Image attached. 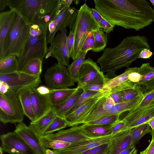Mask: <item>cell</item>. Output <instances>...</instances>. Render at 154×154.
Masks as SVG:
<instances>
[{"label":"cell","mask_w":154,"mask_h":154,"mask_svg":"<svg viewBox=\"0 0 154 154\" xmlns=\"http://www.w3.org/2000/svg\"><path fill=\"white\" fill-rule=\"evenodd\" d=\"M95 9L108 21L136 31L153 22V8L146 0H94Z\"/></svg>","instance_id":"cell-1"},{"label":"cell","mask_w":154,"mask_h":154,"mask_svg":"<svg viewBox=\"0 0 154 154\" xmlns=\"http://www.w3.org/2000/svg\"><path fill=\"white\" fill-rule=\"evenodd\" d=\"M144 48L150 50L146 37L140 35L127 36L116 47L104 49L97 62L103 73L114 75L118 69L129 67L138 58L140 52Z\"/></svg>","instance_id":"cell-2"},{"label":"cell","mask_w":154,"mask_h":154,"mask_svg":"<svg viewBox=\"0 0 154 154\" xmlns=\"http://www.w3.org/2000/svg\"><path fill=\"white\" fill-rule=\"evenodd\" d=\"M60 0H8V6L27 23L39 26L47 34Z\"/></svg>","instance_id":"cell-3"},{"label":"cell","mask_w":154,"mask_h":154,"mask_svg":"<svg viewBox=\"0 0 154 154\" xmlns=\"http://www.w3.org/2000/svg\"><path fill=\"white\" fill-rule=\"evenodd\" d=\"M30 26L16 13L0 50V60L11 55L19 56L29 37Z\"/></svg>","instance_id":"cell-4"},{"label":"cell","mask_w":154,"mask_h":154,"mask_svg":"<svg viewBox=\"0 0 154 154\" xmlns=\"http://www.w3.org/2000/svg\"><path fill=\"white\" fill-rule=\"evenodd\" d=\"M74 29V43L71 58L74 60L81 54V49L88 32L100 28L86 3L78 10Z\"/></svg>","instance_id":"cell-5"},{"label":"cell","mask_w":154,"mask_h":154,"mask_svg":"<svg viewBox=\"0 0 154 154\" xmlns=\"http://www.w3.org/2000/svg\"><path fill=\"white\" fill-rule=\"evenodd\" d=\"M24 115L17 91L9 88L0 94V120L4 124L22 122Z\"/></svg>","instance_id":"cell-6"},{"label":"cell","mask_w":154,"mask_h":154,"mask_svg":"<svg viewBox=\"0 0 154 154\" xmlns=\"http://www.w3.org/2000/svg\"><path fill=\"white\" fill-rule=\"evenodd\" d=\"M47 34L33 36L30 35L19 56L17 57V71H20L30 60L38 58L42 61L48 52Z\"/></svg>","instance_id":"cell-7"},{"label":"cell","mask_w":154,"mask_h":154,"mask_svg":"<svg viewBox=\"0 0 154 154\" xmlns=\"http://www.w3.org/2000/svg\"><path fill=\"white\" fill-rule=\"evenodd\" d=\"M78 10L74 7L64 8L59 5L56 15L48 26V43H51L58 31H61L67 27L70 29L72 28L76 20Z\"/></svg>","instance_id":"cell-8"},{"label":"cell","mask_w":154,"mask_h":154,"mask_svg":"<svg viewBox=\"0 0 154 154\" xmlns=\"http://www.w3.org/2000/svg\"><path fill=\"white\" fill-rule=\"evenodd\" d=\"M43 76L46 86L51 89L66 88L75 85L67 68L58 63L48 69Z\"/></svg>","instance_id":"cell-9"},{"label":"cell","mask_w":154,"mask_h":154,"mask_svg":"<svg viewBox=\"0 0 154 154\" xmlns=\"http://www.w3.org/2000/svg\"><path fill=\"white\" fill-rule=\"evenodd\" d=\"M3 151L8 154H35L23 139L14 131L0 136Z\"/></svg>","instance_id":"cell-10"},{"label":"cell","mask_w":154,"mask_h":154,"mask_svg":"<svg viewBox=\"0 0 154 154\" xmlns=\"http://www.w3.org/2000/svg\"><path fill=\"white\" fill-rule=\"evenodd\" d=\"M67 29L58 32L48 48V55L55 58L58 63L68 67L69 57L67 45Z\"/></svg>","instance_id":"cell-11"},{"label":"cell","mask_w":154,"mask_h":154,"mask_svg":"<svg viewBox=\"0 0 154 154\" xmlns=\"http://www.w3.org/2000/svg\"><path fill=\"white\" fill-rule=\"evenodd\" d=\"M0 81L6 83L10 88L18 90L26 88L38 87L41 83L40 77H36L17 71L13 73L0 75Z\"/></svg>","instance_id":"cell-12"},{"label":"cell","mask_w":154,"mask_h":154,"mask_svg":"<svg viewBox=\"0 0 154 154\" xmlns=\"http://www.w3.org/2000/svg\"><path fill=\"white\" fill-rule=\"evenodd\" d=\"M33 150L35 154H46V148L42 143L40 135L30 125L27 126L23 122L18 123L14 131Z\"/></svg>","instance_id":"cell-13"},{"label":"cell","mask_w":154,"mask_h":154,"mask_svg":"<svg viewBox=\"0 0 154 154\" xmlns=\"http://www.w3.org/2000/svg\"><path fill=\"white\" fill-rule=\"evenodd\" d=\"M109 91L99 92L84 104L65 118L68 126H73L82 124L83 122L95 104L100 99L109 94Z\"/></svg>","instance_id":"cell-14"},{"label":"cell","mask_w":154,"mask_h":154,"mask_svg":"<svg viewBox=\"0 0 154 154\" xmlns=\"http://www.w3.org/2000/svg\"><path fill=\"white\" fill-rule=\"evenodd\" d=\"M111 134L71 143L67 147L60 150H53L57 154H79L111 141Z\"/></svg>","instance_id":"cell-15"},{"label":"cell","mask_w":154,"mask_h":154,"mask_svg":"<svg viewBox=\"0 0 154 154\" xmlns=\"http://www.w3.org/2000/svg\"><path fill=\"white\" fill-rule=\"evenodd\" d=\"M42 136L49 139L60 140L71 143L92 139L86 135L82 125L72 126L69 129L60 130L56 133Z\"/></svg>","instance_id":"cell-16"},{"label":"cell","mask_w":154,"mask_h":154,"mask_svg":"<svg viewBox=\"0 0 154 154\" xmlns=\"http://www.w3.org/2000/svg\"><path fill=\"white\" fill-rule=\"evenodd\" d=\"M37 88L31 87L30 92L31 103L36 120L46 114L52 109L49 94H40L37 91Z\"/></svg>","instance_id":"cell-17"},{"label":"cell","mask_w":154,"mask_h":154,"mask_svg":"<svg viewBox=\"0 0 154 154\" xmlns=\"http://www.w3.org/2000/svg\"><path fill=\"white\" fill-rule=\"evenodd\" d=\"M97 63L88 58L85 60L80 68L77 75L75 82L77 87L84 86L94 79L100 72Z\"/></svg>","instance_id":"cell-18"},{"label":"cell","mask_w":154,"mask_h":154,"mask_svg":"<svg viewBox=\"0 0 154 154\" xmlns=\"http://www.w3.org/2000/svg\"><path fill=\"white\" fill-rule=\"evenodd\" d=\"M131 69V68H128L121 75L113 78L109 79L101 91H109L112 93L133 88L135 84L128 78Z\"/></svg>","instance_id":"cell-19"},{"label":"cell","mask_w":154,"mask_h":154,"mask_svg":"<svg viewBox=\"0 0 154 154\" xmlns=\"http://www.w3.org/2000/svg\"><path fill=\"white\" fill-rule=\"evenodd\" d=\"M139 72L141 79L135 85L141 88L144 94L154 90V67L149 63H143L139 68Z\"/></svg>","instance_id":"cell-20"},{"label":"cell","mask_w":154,"mask_h":154,"mask_svg":"<svg viewBox=\"0 0 154 154\" xmlns=\"http://www.w3.org/2000/svg\"><path fill=\"white\" fill-rule=\"evenodd\" d=\"M131 146V129H129L112 137L110 148L107 154H119Z\"/></svg>","instance_id":"cell-21"},{"label":"cell","mask_w":154,"mask_h":154,"mask_svg":"<svg viewBox=\"0 0 154 154\" xmlns=\"http://www.w3.org/2000/svg\"><path fill=\"white\" fill-rule=\"evenodd\" d=\"M16 13L13 10L0 13V50H1L5 38L15 18Z\"/></svg>","instance_id":"cell-22"},{"label":"cell","mask_w":154,"mask_h":154,"mask_svg":"<svg viewBox=\"0 0 154 154\" xmlns=\"http://www.w3.org/2000/svg\"><path fill=\"white\" fill-rule=\"evenodd\" d=\"M29 87L24 88L17 91V94L20 101L24 113L27 117L31 122L36 120L30 99L31 88Z\"/></svg>","instance_id":"cell-23"},{"label":"cell","mask_w":154,"mask_h":154,"mask_svg":"<svg viewBox=\"0 0 154 154\" xmlns=\"http://www.w3.org/2000/svg\"><path fill=\"white\" fill-rule=\"evenodd\" d=\"M83 91V90L77 88L76 91L65 100L52 107L57 116L65 118L67 112L74 106Z\"/></svg>","instance_id":"cell-24"},{"label":"cell","mask_w":154,"mask_h":154,"mask_svg":"<svg viewBox=\"0 0 154 154\" xmlns=\"http://www.w3.org/2000/svg\"><path fill=\"white\" fill-rule=\"evenodd\" d=\"M113 125L103 126L84 124L82 126L86 135L91 138H95L110 134L111 128Z\"/></svg>","instance_id":"cell-25"},{"label":"cell","mask_w":154,"mask_h":154,"mask_svg":"<svg viewBox=\"0 0 154 154\" xmlns=\"http://www.w3.org/2000/svg\"><path fill=\"white\" fill-rule=\"evenodd\" d=\"M77 90V88H66L51 89L49 94L50 101L52 108L61 103Z\"/></svg>","instance_id":"cell-26"},{"label":"cell","mask_w":154,"mask_h":154,"mask_svg":"<svg viewBox=\"0 0 154 154\" xmlns=\"http://www.w3.org/2000/svg\"><path fill=\"white\" fill-rule=\"evenodd\" d=\"M57 116L52 109L44 116L34 121L31 122L30 125L39 134L42 136Z\"/></svg>","instance_id":"cell-27"},{"label":"cell","mask_w":154,"mask_h":154,"mask_svg":"<svg viewBox=\"0 0 154 154\" xmlns=\"http://www.w3.org/2000/svg\"><path fill=\"white\" fill-rule=\"evenodd\" d=\"M109 79L101 71L91 82L84 86L77 88L83 90L100 92L101 91Z\"/></svg>","instance_id":"cell-28"},{"label":"cell","mask_w":154,"mask_h":154,"mask_svg":"<svg viewBox=\"0 0 154 154\" xmlns=\"http://www.w3.org/2000/svg\"><path fill=\"white\" fill-rule=\"evenodd\" d=\"M18 63L17 57L9 56L0 60V75L13 73L17 71Z\"/></svg>","instance_id":"cell-29"},{"label":"cell","mask_w":154,"mask_h":154,"mask_svg":"<svg viewBox=\"0 0 154 154\" xmlns=\"http://www.w3.org/2000/svg\"><path fill=\"white\" fill-rule=\"evenodd\" d=\"M42 62L38 58L32 59L26 63L20 71L33 76L40 77L42 71Z\"/></svg>","instance_id":"cell-30"},{"label":"cell","mask_w":154,"mask_h":154,"mask_svg":"<svg viewBox=\"0 0 154 154\" xmlns=\"http://www.w3.org/2000/svg\"><path fill=\"white\" fill-rule=\"evenodd\" d=\"M94 43L92 51L95 52H99L104 49L106 45L107 42V35L105 33L102 28L93 31Z\"/></svg>","instance_id":"cell-31"},{"label":"cell","mask_w":154,"mask_h":154,"mask_svg":"<svg viewBox=\"0 0 154 154\" xmlns=\"http://www.w3.org/2000/svg\"><path fill=\"white\" fill-rule=\"evenodd\" d=\"M130 129L131 146H135V145L143 136L152 131L148 123Z\"/></svg>","instance_id":"cell-32"},{"label":"cell","mask_w":154,"mask_h":154,"mask_svg":"<svg viewBox=\"0 0 154 154\" xmlns=\"http://www.w3.org/2000/svg\"><path fill=\"white\" fill-rule=\"evenodd\" d=\"M132 88L120 91L121 97L120 103H124L132 100L144 94L143 91L138 85L135 84Z\"/></svg>","instance_id":"cell-33"},{"label":"cell","mask_w":154,"mask_h":154,"mask_svg":"<svg viewBox=\"0 0 154 154\" xmlns=\"http://www.w3.org/2000/svg\"><path fill=\"white\" fill-rule=\"evenodd\" d=\"M88 51L83 53L78 58L74 60L67 67L69 72L71 78L75 82L78 71L82 66Z\"/></svg>","instance_id":"cell-34"},{"label":"cell","mask_w":154,"mask_h":154,"mask_svg":"<svg viewBox=\"0 0 154 154\" xmlns=\"http://www.w3.org/2000/svg\"><path fill=\"white\" fill-rule=\"evenodd\" d=\"M154 117V105L129 125L127 126V129L128 130L148 123Z\"/></svg>","instance_id":"cell-35"},{"label":"cell","mask_w":154,"mask_h":154,"mask_svg":"<svg viewBox=\"0 0 154 154\" xmlns=\"http://www.w3.org/2000/svg\"><path fill=\"white\" fill-rule=\"evenodd\" d=\"M40 140L44 146L47 148H50L54 150H60L65 148L71 144L60 140H50L40 135Z\"/></svg>","instance_id":"cell-36"},{"label":"cell","mask_w":154,"mask_h":154,"mask_svg":"<svg viewBox=\"0 0 154 154\" xmlns=\"http://www.w3.org/2000/svg\"><path fill=\"white\" fill-rule=\"evenodd\" d=\"M68 126L67 123L65 118L57 116L44 131L42 136L53 134L54 132L64 128Z\"/></svg>","instance_id":"cell-37"},{"label":"cell","mask_w":154,"mask_h":154,"mask_svg":"<svg viewBox=\"0 0 154 154\" xmlns=\"http://www.w3.org/2000/svg\"><path fill=\"white\" fill-rule=\"evenodd\" d=\"M120 115L121 114H116L103 116L88 122L85 124L103 126L112 125L120 120L119 117Z\"/></svg>","instance_id":"cell-38"},{"label":"cell","mask_w":154,"mask_h":154,"mask_svg":"<svg viewBox=\"0 0 154 154\" xmlns=\"http://www.w3.org/2000/svg\"><path fill=\"white\" fill-rule=\"evenodd\" d=\"M99 92L83 90V92L81 94L75 104L67 112L66 116L73 112Z\"/></svg>","instance_id":"cell-39"},{"label":"cell","mask_w":154,"mask_h":154,"mask_svg":"<svg viewBox=\"0 0 154 154\" xmlns=\"http://www.w3.org/2000/svg\"><path fill=\"white\" fill-rule=\"evenodd\" d=\"M154 104V89L144 94L142 99L138 104L130 111L137 110Z\"/></svg>","instance_id":"cell-40"},{"label":"cell","mask_w":154,"mask_h":154,"mask_svg":"<svg viewBox=\"0 0 154 154\" xmlns=\"http://www.w3.org/2000/svg\"><path fill=\"white\" fill-rule=\"evenodd\" d=\"M111 145V141L79 154H107Z\"/></svg>","instance_id":"cell-41"},{"label":"cell","mask_w":154,"mask_h":154,"mask_svg":"<svg viewBox=\"0 0 154 154\" xmlns=\"http://www.w3.org/2000/svg\"><path fill=\"white\" fill-rule=\"evenodd\" d=\"M128 124L124 119L119 120L114 124L111 129V134L114 136L122 131L127 130Z\"/></svg>","instance_id":"cell-42"},{"label":"cell","mask_w":154,"mask_h":154,"mask_svg":"<svg viewBox=\"0 0 154 154\" xmlns=\"http://www.w3.org/2000/svg\"><path fill=\"white\" fill-rule=\"evenodd\" d=\"M93 31L89 32L82 46L81 50V54L86 51L91 50L93 48L94 45V39Z\"/></svg>","instance_id":"cell-43"},{"label":"cell","mask_w":154,"mask_h":154,"mask_svg":"<svg viewBox=\"0 0 154 154\" xmlns=\"http://www.w3.org/2000/svg\"><path fill=\"white\" fill-rule=\"evenodd\" d=\"M139 68L137 67L131 68L128 75L129 80L135 84L138 82L141 79V75L139 72Z\"/></svg>","instance_id":"cell-44"},{"label":"cell","mask_w":154,"mask_h":154,"mask_svg":"<svg viewBox=\"0 0 154 154\" xmlns=\"http://www.w3.org/2000/svg\"><path fill=\"white\" fill-rule=\"evenodd\" d=\"M66 42L70 58L72 57L74 43V29L73 27L71 29H70L69 35L67 37Z\"/></svg>","instance_id":"cell-45"},{"label":"cell","mask_w":154,"mask_h":154,"mask_svg":"<svg viewBox=\"0 0 154 154\" xmlns=\"http://www.w3.org/2000/svg\"><path fill=\"white\" fill-rule=\"evenodd\" d=\"M99 27L103 29L104 32L106 34H109L112 31L115 26L111 24L104 18L98 23Z\"/></svg>","instance_id":"cell-46"},{"label":"cell","mask_w":154,"mask_h":154,"mask_svg":"<svg viewBox=\"0 0 154 154\" xmlns=\"http://www.w3.org/2000/svg\"><path fill=\"white\" fill-rule=\"evenodd\" d=\"M43 33L38 26L35 24L31 25L30 30V35L35 36Z\"/></svg>","instance_id":"cell-47"},{"label":"cell","mask_w":154,"mask_h":154,"mask_svg":"<svg viewBox=\"0 0 154 154\" xmlns=\"http://www.w3.org/2000/svg\"><path fill=\"white\" fill-rule=\"evenodd\" d=\"M153 54V52L147 48H144L140 52L138 58L149 59Z\"/></svg>","instance_id":"cell-48"},{"label":"cell","mask_w":154,"mask_h":154,"mask_svg":"<svg viewBox=\"0 0 154 154\" xmlns=\"http://www.w3.org/2000/svg\"><path fill=\"white\" fill-rule=\"evenodd\" d=\"M140 154H154V139L152 140L147 147Z\"/></svg>","instance_id":"cell-49"},{"label":"cell","mask_w":154,"mask_h":154,"mask_svg":"<svg viewBox=\"0 0 154 154\" xmlns=\"http://www.w3.org/2000/svg\"><path fill=\"white\" fill-rule=\"evenodd\" d=\"M91 12L98 23L103 18L100 13L95 9L90 8Z\"/></svg>","instance_id":"cell-50"},{"label":"cell","mask_w":154,"mask_h":154,"mask_svg":"<svg viewBox=\"0 0 154 154\" xmlns=\"http://www.w3.org/2000/svg\"><path fill=\"white\" fill-rule=\"evenodd\" d=\"M37 91L42 95H47L50 94L51 89L47 86L44 85L40 86L36 88Z\"/></svg>","instance_id":"cell-51"},{"label":"cell","mask_w":154,"mask_h":154,"mask_svg":"<svg viewBox=\"0 0 154 154\" xmlns=\"http://www.w3.org/2000/svg\"><path fill=\"white\" fill-rule=\"evenodd\" d=\"M120 91L111 93L109 95L116 104L120 103L121 97Z\"/></svg>","instance_id":"cell-52"},{"label":"cell","mask_w":154,"mask_h":154,"mask_svg":"<svg viewBox=\"0 0 154 154\" xmlns=\"http://www.w3.org/2000/svg\"><path fill=\"white\" fill-rule=\"evenodd\" d=\"M0 94L7 93L10 88L8 85L5 82L0 81Z\"/></svg>","instance_id":"cell-53"},{"label":"cell","mask_w":154,"mask_h":154,"mask_svg":"<svg viewBox=\"0 0 154 154\" xmlns=\"http://www.w3.org/2000/svg\"><path fill=\"white\" fill-rule=\"evenodd\" d=\"M135 149V146H132L122 151L119 154H132Z\"/></svg>","instance_id":"cell-54"},{"label":"cell","mask_w":154,"mask_h":154,"mask_svg":"<svg viewBox=\"0 0 154 154\" xmlns=\"http://www.w3.org/2000/svg\"><path fill=\"white\" fill-rule=\"evenodd\" d=\"M8 0H0V11H2L8 6Z\"/></svg>","instance_id":"cell-55"},{"label":"cell","mask_w":154,"mask_h":154,"mask_svg":"<svg viewBox=\"0 0 154 154\" xmlns=\"http://www.w3.org/2000/svg\"><path fill=\"white\" fill-rule=\"evenodd\" d=\"M152 130H154V117L148 122Z\"/></svg>","instance_id":"cell-56"},{"label":"cell","mask_w":154,"mask_h":154,"mask_svg":"<svg viewBox=\"0 0 154 154\" xmlns=\"http://www.w3.org/2000/svg\"><path fill=\"white\" fill-rule=\"evenodd\" d=\"M46 154H57L53 150L47 149L46 150Z\"/></svg>","instance_id":"cell-57"},{"label":"cell","mask_w":154,"mask_h":154,"mask_svg":"<svg viewBox=\"0 0 154 154\" xmlns=\"http://www.w3.org/2000/svg\"><path fill=\"white\" fill-rule=\"evenodd\" d=\"M151 134L152 136V140L154 139V130L151 132Z\"/></svg>","instance_id":"cell-58"},{"label":"cell","mask_w":154,"mask_h":154,"mask_svg":"<svg viewBox=\"0 0 154 154\" xmlns=\"http://www.w3.org/2000/svg\"><path fill=\"white\" fill-rule=\"evenodd\" d=\"M137 150L136 149H135L132 154H137Z\"/></svg>","instance_id":"cell-59"},{"label":"cell","mask_w":154,"mask_h":154,"mask_svg":"<svg viewBox=\"0 0 154 154\" xmlns=\"http://www.w3.org/2000/svg\"><path fill=\"white\" fill-rule=\"evenodd\" d=\"M150 1L154 6V0H150Z\"/></svg>","instance_id":"cell-60"},{"label":"cell","mask_w":154,"mask_h":154,"mask_svg":"<svg viewBox=\"0 0 154 154\" xmlns=\"http://www.w3.org/2000/svg\"><path fill=\"white\" fill-rule=\"evenodd\" d=\"M0 154H3V151L1 148H0Z\"/></svg>","instance_id":"cell-61"},{"label":"cell","mask_w":154,"mask_h":154,"mask_svg":"<svg viewBox=\"0 0 154 154\" xmlns=\"http://www.w3.org/2000/svg\"><path fill=\"white\" fill-rule=\"evenodd\" d=\"M153 22H154V8H153Z\"/></svg>","instance_id":"cell-62"}]
</instances>
